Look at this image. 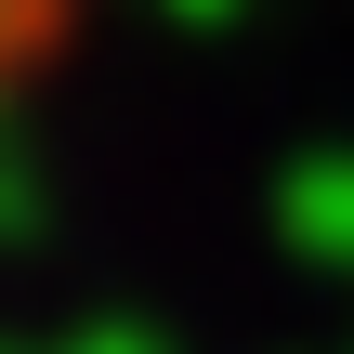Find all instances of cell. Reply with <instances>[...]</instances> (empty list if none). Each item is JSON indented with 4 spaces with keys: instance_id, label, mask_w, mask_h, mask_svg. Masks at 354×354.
<instances>
[{
    "instance_id": "6da1fadb",
    "label": "cell",
    "mask_w": 354,
    "mask_h": 354,
    "mask_svg": "<svg viewBox=\"0 0 354 354\" xmlns=\"http://www.w3.org/2000/svg\"><path fill=\"white\" fill-rule=\"evenodd\" d=\"M53 26H66V0H0V105H13V79L53 53Z\"/></svg>"
}]
</instances>
